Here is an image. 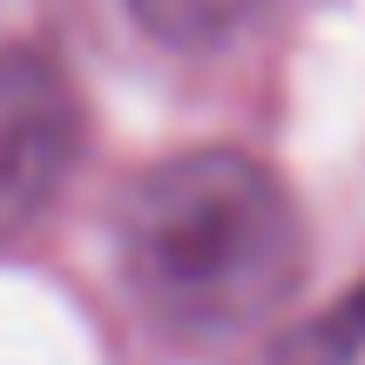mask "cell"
<instances>
[{"mask_svg": "<svg viewBox=\"0 0 365 365\" xmlns=\"http://www.w3.org/2000/svg\"><path fill=\"white\" fill-rule=\"evenodd\" d=\"M264 0H129V14L163 48H217L244 21H257Z\"/></svg>", "mask_w": 365, "mask_h": 365, "instance_id": "obj_3", "label": "cell"}, {"mask_svg": "<svg viewBox=\"0 0 365 365\" xmlns=\"http://www.w3.org/2000/svg\"><path fill=\"white\" fill-rule=\"evenodd\" d=\"M81 149V102L48 54H0V223L48 203Z\"/></svg>", "mask_w": 365, "mask_h": 365, "instance_id": "obj_2", "label": "cell"}, {"mask_svg": "<svg viewBox=\"0 0 365 365\" xmlns=\"http://www.w3.org/2000/svg\"><path fill=\"white\" fill-rule=\"evenodd\" d=\"M312 352H318V359H331V365L365 359V291H359V298H345L339 312H331L325 325L312 331Z\"/></svg>", "mask_w": 365, "mask_h": 365, "instance_id": "obj_4", "label": "cell"}, {"mask_svg": "<svg viewBox=\"0 0 365 365\" xmlns=\"http://www.w3.org/2000/svg\"><path fill=\"white\" fill-rule=\"evenodd\" d=\"M135 304L182 339H237L291 304L304 277V223L277 170L244 149H190L156 163L115 217Z\"/></svg>", "mask_w": 365, "mask_h": 365, "instance_id": "obj_1", "label": "cell"}]
</instances>
